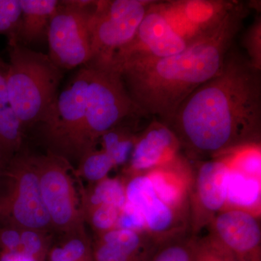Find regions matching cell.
I'll list each match as a JSON object with an SVG mask.
<instances>
[{
    "label": "cell",
    "mask_w": 261,
    "mask_h": 261,
    "mask_svg": "<svg viewBox=\"0 0 261 261\" xmlns=\"http://www.w3.org/2000/svg\"><path fill=\"white\" fill-rule=\"evenodd\" d=\"M250 10L248 3L239 1L216 32L181 53L135 60L112 70L136 106L168 126L185 99L219 73Z\"/></svg>",
    "instance_id": "2"
},
{
    "label": "cell",
    "mask_w": 261,
    "mask_h": 261,
    "mask_svg": "<svg viewBox=\"0 0 261 261\" xmlns=\"http://www.w3.org/2000/svg\"><path fill=\"white\" fill-rule=\"evenodd\" d=\"M92 246L94 261H135L99 239H96Z\"/></svg>",
    "instance_id": "33"
},
{
    "label": "cell",
    "mask_w": 261,
    "mask_h": 261,
    "mask_svg": "<svg viewBox=\"0 0 261 261\" xmlns=\"http://www.w3.org/2000/svg\"><path fill=\"white\" fill-rule=\"evenodd\" d=\"M88 65L92 75L86 101L85 154L95 149L100 137L114 127L128 120L148 118L130 99L117 72Z\"/></svg>",
    "instance_id": "6"
},
{
    "label": "cell",
    "mask_w": 261,
    "mask_h": 261,
    "mask_svg": "<svg viewBox=\"0 0 261 261\" xmlns=\"http://www.w3.org/2000/svg\"><path fill=\"white\" fill-rule=\"evenodd\" d=\"M261 181L228 169L224 210L246 211L260 217Z\"/></svg>",
    "instance_id": "18"
},
{
    "label": "cell",
    "mask_w": 261,
    "mask_h": 261,
    "mask_svg": "<svg viewBox=\"0 0 261 261\" xmlns=\"http://www.w3.org/2000/svg\"><path fill=\"white\" fill-rule=\"evenodd\" d=\"M197 237L187 233L157 247L149 261H195Z\"/></svg>",
    "instance_id": "24"
},
{
    "label": "cell",
    "mask_w": 261,
    "mask_h": 261,
    "mask_svg": "<svg viewBox=\"0 0 261 261\" xmlns=\"http://www.w3.org/2000/svg\"><path fill=\"white\" fill-rule=\"evenodd\" d=\"M92 68L84 65L57 94L45 118L42 132L48 152L65 160L80 161L85 154L86 101Z\"/></svg>",
    "instance_id": "5"
},
{
    "label": "cell",
    "mask_w": 261,
    "mask_h": 261,
    "mask_svg": "<svg viewBox=\"0 0 261 261\" xmlns=\"http://www.w3.org/2000/svg\"><path fill=\"white\" fill-rule=\"evenodd\" d=\"M160 200L177 209H190L193 165L180 152L172 161L145 173Z\"/></svg>",
    "instance_id": "14"
},
{
    "label": "cell",
    "mask_w": 261,
    "mask_h": 261,
    "mask_svg": "<svg viewBox=\"0 0 261 261\" xmlns=\"http://www.w3.org/2000/svg\"><path fill=\"white\" fill-rule=\"evenodd\" d=\"M146 231L156 246L190 233V209H177L155 197L142 210Z\"/></svg>",
    "instance_id": "15"
},
{
    "label": "cell",
    "mask_w": 261,
    "mask_h": 261,
    "mask_svg": "<svg viewBox=\"0 0 261 261\" xmlns=\"http://www.w3.org/2000/svg\"><path fill=\"white\" fill-rule=\"evenodd\" d=\"M23 127L10 104L4 75L0 71V168L8 166L22 145Z\"/></svg>",
    "instance_id": "16"
},
{
    "label": "cell",
    "mask_w": 261,
    "mask_h": 261,
    "mask_svg": "<svg viewBox=\"0 0 261 261\" xmlns=\"http://www.w3.org/2000/svg\"><path fill=\"white\" fill-rule=\"evenodd\" d=\"M1 252H20V228L9 225L0 230Z\"/></svg>",
    "instance_id": "34"
},
{
    "label": "cell",
    "mask_w": 261,
    "mask_h": 261,
    "mask_svg": "<svg viewBox=\"0 0 261 261\" xmlns=\"http://www.w3.org/2000/svg\"><path fill=\"white\" fill-rule=\"evenodd\" d=\"M128 121L108 130L99 140L102 145V150L109 155L116 167L127 164L128 162L137 137L141 132L137 133L136 130L138 118L135 121Z\"/></svg>",
    "instance_id": "20"
},
{
    "label": "cell",
    "mask_w": 261,
    "mask_h": 261,
    "mask_svg": "<svg viewBox=\"0 0 261 261\" xmlns=\"http://www.w3.org/2000/svg\"><path fill=\"white\" fill-rule=\"evenodd\" d=\"M97 1H60L47 32L49 56L60 69L88 64L92 58L89 23Z\"/></svg>",
    "instance_id": "8"
},
{
    "label": "cell",
    "mask_w": 261,
    "mask_h": 261,
    "mask_svg": "<svg viewBox=\"0 0 261 261\" xmlns=\"http://www.w3.org/2000/svg\"><path fill=\"white\" fill-rule=\"evenodd\" d=\"M238 2L154 0L134 39L115 54L113 66L181 53L216 32Z\"/></svg>",
    "instance_id": "3"
},
{
    "label": "cell",
    "mask_w": 261,
    "mask_h": 261,
    "mask_svg": "<svg viewBox=\"0 0 261 261\" xmlns=\"http://www.w3.org/2000/svg\"><path fill=\"white\" fill-rule=\"evenodd\" d=\"M121 209L116 206H96L84 213V220H87L97 235L102 234L116 228Z\"/></svg>",
    "instance_id": "28"
},
{
    "label": "cell",
    "mask_w": 261,
    "mask_h": 261,
    "mask_svg": "<svg viewBox=\"0 0 261 261\" xmlns=\"http://www.w3.org/2000/svg\"><path fill=\"white\" fill-rule=\"evenodd\" d=\"M180 152L179 143L172 130L152 118L137 137L125 174H143L170 162Z\"/></svg>",
    "instance_id": "13"
},
{
    "label": "cell",
    "mask_w": 261,
    "mask_h": 261,
    "mask_svg": "<svg viewBox=\"0 0 261 261\" xmlns=\"http://www.w3.org/2000/svg\"><path fill=\"white\" fill-rule=\"evenodd\" d=\"M0 173H1V168H0Z\"/></svg>",
    "instance_id": "36"
},
{
    "label": "cell",
    "mask_w": 261,
    "mask_h": 261,
    "mask_svg": "<svg viewBox=\"0 0 261 261\" xmlns=\"http://www.w3.org/2000/svg\"><path fill=\"white\" fill-rule=\"evenodd\" d=\"M53 227L67 235L84 231V218L66 160L50 152L30 156Z\"/></svg>",
    "instance_id": "10"
},
{
    "label": "cell",
    "mask_w": 261,
    "mask_h": 261,
    "mask_svg": "<svg viewBox=\"0 0 261 261\" xmlns=\"http://www.w3.org/2000/svg\"><path fill=\"white\" fill-rule=\"evenodd\" d=\"M242 44L247 51L250 63L261 70V15L257 14L253 23L248 27L243 37Z\"/></svg>",
    "instance_id": "31"
},
{
    "label": "cell",
    "mask_w": 261,
    "mask_h": 261,
    "mask_svg": "<svg viewBox=\"0 0 261 261\" xmlns=\"http://www.w3.org/2000/svg\"><path fill=\"white\" fill-rule=\"evenodd\" d=\"M0 261H35L21 252H1Z\"/></svg>",
    "instance_id": "35"
},
{
    "label": "cell",
    "mask_w": 261,
    "mask_h": 261,
    "mask_svg": "<svg viewBox=\"0 0 261 261\" xmlns=\"http://www.w3.org/2000/svg\"><path fill=\"white\" fill-rule=\"evenodd\" d=\"M126 202L124 180L118 178H106L93 184L89 190L84 192L82 199V215L96 206L111 205L119 209Z\"/></svg>",
    "instance_id": "21"
},
{
    "label": "cell",
    "mask_w": 261,
    "mask_h": 261,
    "mask_svg": "<svg viewBox=\"0 0 261 261\" xmlns=\"http://www.w3.org/2000/svg\"><path fill=\"white\" fill-rule=\"evenodd\" d=\"M21 17L20 0H0V34L8 38V44L19 43Z\"/></svg>",
    "instance_id": "26"
},
{
    "label": "cell",
    "mask_w": 261,
    "mask_h": 261,
    "mask_svg": "<svg viewBox=\"0 0 261 261\" xmlns=\"http://www.w3.org/2000/svg\"><path fill=\"white\" fill-rule=\"evenodd\" d=\"M126 177L124 183L127 202L142 210L157 197L152 182L145 173Z\"/></svg>",
    "instance_id": "27"
},
{
    "label": "cell",
    "mask_w": 261,
    "mask_h": 261,
    "mask_svg": "<svg viewBox=\"0 0 261 261\" xmlns=\"http://www.w3.org/2000/svg\"><path fill=\"white\" fill-rule=\"evenodd\" d=\"M5 172L8 186L0 198V218L20 229L47 231L53 226L30 156L17 154L5 168Z\"/></svg>",
    "instance_id": "9"
},
{
    "label": "cell",
    "mask_w": 261,
    "mask_h": 261,
    "mask_svg": "<svg viewBox=\"0 0 261 261\" xmlns=\"http://www.w3.org/2000/svg\"><path fill=\"white\" fill-rule=\"evenodd\" d=\"M20 252L35 261H44L49 252L45 232L32 229H20Z\"/></svg>",
    "instance_id": "29"
},
{
    "label": "cell",
    "mask_w": 261,
    "mask_h": 261,
    "mask_svg": "<svg viewBox=\"0 0 261 261\" xmlns=\"http://www.w3.org/2000/svg\"><path fill=\"white\" fill-rule=\"evenodd\" d=\"M22 17L19 43L32 44L47 39L48 29L60 1L20 0Z\"/></svg>",
    "instance_id": "17"
},
{
    "label": "cell",
    "mask_w": 261,
    "mask_h": 261,
    "mask_svg": "<svg viewBox=\"0 0 261 261\" xmlns=\"http://www.w3.org/2000/svg\"><path fill=\"white\" fill-rule=\"evenodd\" d=\"M67 236L61 245L49 250V261H94L92 243L85 231Z\"/></svg>",
    "instance_id": "23"
},
{
    "label": "cell",
    "mask_w": 261,
    "mask_h": 261,
    "mask_svg": "<svg viewBox=\"0 0 261 261\" xmlns=\"http://www.w3.org/2000/svg\"><path fill=\"white\" fill-rule=\"evenodd\" d=\"M190 193V231L197 237L224 210L228 168L221 159L193 162Z\"/></svg>",
    "instance_id": "11"
},
{
    "label": "cell",
    "mask_w": 261,
    "mask_h": 261,
    "mask_svg": "<svg viewBox=\"0 0 261 261\" xmlns=\"http://www.w3.org/2000/svg\"><path fill=\"white\" fill-rule=\"evenodd\" d=\"M220 159L229 171L261 181L260 145L240 147Z\"/></svg>",
    "instance_id": "22"
},
{
    "label": "cell",
    "mask_w": 261,
    "mask_h": 261,
    "mask_svg": "<svg viewBox=\"0 0 261 261\" xmlns=\"http://www.w3.org/2000/svg\"><path fill=\"white\" fill-rule=\"evenodd\" d=\"M209 235L238 261H261L260 218L246 211L223 210L211 221Z\"/></svg>",
    "instance_id": "12"
},
{
    "label": "cell",
    "mask_w": 261,
    "mask_h": 261,
    "mask_svg": "<svg viewBox=\"0 0 261 261\" xmlns=\"http://www.w3.org/2000/svg\"><path fill=\"white\" fill-rule=\"evenodd\" d=\"M195 261H238L211 235L197 238Z\"/></svg>",
    "instance_id": "30"
},
{
    "label": "cell",
    "mask_w": 261,
    "mask_h": 261,
    "mask_svg": "<svg viewBox=\"0 0 261 261\" xmlns=\"http://www.w3.org/2000/svg\"><path fill=\"white\" fill-rule=\"evenodd\" d=\"M8 46L5 84L10 104L24 128L44 119L58 94L63 73L48 55L20 43Z\"/></svg>",
    "instance_id": "4"
},
{
    "label": "cell",
    "mask_w": 261,
    "mask_h": 261,
    "mask_svg": "<svg viewBox=\"0 0 261 261\" xmlns=\"http://www.w3.org/2000/svg\"><path fill=\"white\" fill-rule=\"evenodd\" d=\"M153 0L96 2L89 23L92 58L88 64L109 68L115 54L134 39Z\"/></svg>",
    "instance_id": "7"
},
{
    "label": "cell",
    "mask_w": 261,
    "mask_h": 261,
    "mask_svg": "<svg viewBox=\"0 0 261 261\" xmlns=\"http://www.w3.org/2000/svg\"><path fill=\"white\" fill-rule=\"evenodd\" d=\"M116 228L146 231L145 220L142 210L126 201L120 213Z\"/></svg>",
    "instance_id": "32"
},
{
    "label": "cell",
    "mask_w": 261,
    "mask_h": 261,
    "mask_svg": "<svg viewBox=\"0 0 261 261\" xmlns=\"http://www.w3.org/2000/svg\"><path fill=\"white\" fill-rule=\"evenodd\" d=\"M78 173L92 184L108 177V173L116 167L109 155L102 149H94L80 159Z\"/></svg>",
    "instance_id": "25"
},
{
    "label": "cell",
    "mask_w": 261,
    "mask_h": 261,
    "mask_svg": "<svg viewBox=\"0 0 261 261\" xmlns=\"http://www.w3.org/2000/svg\"><path fill=\"white\" fill-rule=\"evenodd\" d=\"M168 127L191 162L260 145L261 70L233 44L219 73L185 99Z\"/></svg>",
    "instance_id": "1"
},
{
    "label": "cell",
    "mask_w": 261,
    "mask_h": 261,
    "mask_svg": "<svg viewBox=\"0 0 261 261\" xmlns=\"http://www.w3.org/2000/svg\"><path fill=\"white\" fill-rule=\"evenodd\" d=\"M97 238L135 261H149L158 247L147 231L116 228Z\"/></svg>",
    "instance_id": "19"
}]
</instances>
